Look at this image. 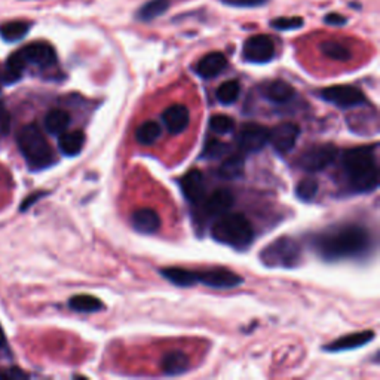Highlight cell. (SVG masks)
<instances>
[{
	"mask_svg": "<svg viewBox=\"0 0 380 380\" xmlns=\"http://www.w3.org/2000/svg\"><path fill=\"white\" fill-rule=\"evenodd\" d=\"M131 225L140 233L152 235L159 230L161 217L152 208H140L137 211H134L133 217H131Z\"/></svg>",
	"mask_w": 380,
	"mask_h": 380,
	"instance_id": "9a60e30c",
	"label": "cell"
},
{
	"mask_svg": "<svg viewBox=\"0 0 380 380\" xmlns=\"http://www.w3.org/2000/svg\"><path fill=\"white\" fill-rule=\"evenodd\" d=\"M318 188V181L315 178H303L296 188L297 198L303 202H309L317 196Z\"/></svg>",
	"mask_w": 380,
	"mask_h": 380,
	"instance_id": "1f68e13d",
	"label": "cell"
},
{
	"mask_svg": "<svg viewBox=\"0 0 380 380\" xmlns=\"http://www.w3.org/2000/svg\"><path fill=\"white\" fill-rule=\"evenodd\" d=\"M189 357L180 350H171L162 358L161 367L166 376H180L189 370Z\"/></svg>",
	"mask_w": 380,
	"mask_h": 380,
	"instance_id": "d6986e66",
	"label": "cell"
},
{
	"mask_svg": "<svg viewBox=\"0 0 380 380\" xmlns=\"http://www.w3.org/2000/svg\"><path fill=\"white\" fill-rule=\"evenodd\" d=\"M263 94L265 98H268L269 101L282 104L293 100L296 96V91L290 84H287L284 81H273L265 86Z\"/></svg>",
	"mask_w": 380,
	"mask_h": 380,
	"instance_id": "44dd1931",
	"label": "cell"
},
{
	"mask_svg": "<svg viewBox=\"0 0 380 380\" xmlns=\"http://www.w3.org/2000/svg\"><path fill=\"white\" fill-rule=\"evenodd\" d=\"M85 144V134L81 129L76 131H69V133H64L58 138V148L63 155L65 156H77Z\"/></svg>",
	"mask_w": 380,
	"mask_h": 380,
	"instance_id": "ffe728a7",
	"label": "cell"
},
{
	"mask_svg": "<svg viewBox=\"0 0 380 380\" xmlns=\"http://www.w3.org/2000/svg\"><path fill=\"white\" fill-rule=\"evenodd\" d=\"M242 54L248 63L266 64L275 57V44L268 34H256L247 39Z\"/></svg>",
	"mask_w": 380,
	"mask_h": 380,
	"instance_id": "ba28073f",
	"label": "cell"
},
{
	"mask_svg": "<svg viewBox=\"0 0 380 380\" xmlns=\"http://www.w3.org/2000/svg\"><path fill=\"white\" fill-rule=\"evenodd\" d=\"M69 125L70 114L63 109H54L45 116V129L49 134H63Z\"/></svg>",
	"mask_w": 380,
	"mask_h": 380,
	"instance_id": "d4e9b609",
	"label": "cell"
},
{
	"mask_svg": "<svg viewBox=\"0 0 380 380\" xmlns=\"http://www.w3.org/2000/svg\"><path fill=\"white\" fill-rule=\"evenodd\" d=\"M11 129V116L4 103H0V134L5 136L9 133Z\"/></svg>",
	"mask_w": 380,
	"mask_h": 380,
	"instance_id": "74e56055",
	"label": "cell"
},
{
	"mask_svg": "<svg viewBox=\"0 0 380 380\" xmlns=\"http://www.w3.org/2000/svg\"><path fill=\"white\" fill-rule=\"evenodd\" d=\"M303 18L300 17H290V18H277L270 22L273 29H277L280 32H288V30H297L300 27H303Z\"/></svg>",
	"mask_w": 380,
	"mask_h": 380,
	"instance_id": "e575fe53",
	"label": "cell"
},
{
	"mask_svg": "<svg viewBox=\"0 0 380 380\" xmlns=\"http://www.w3.org/2000/svg\"><path fill=\"white\" fill-rule=\"evenodd\" d=\"M240 93H241L240 82L238 81H228L217 88L216 97L223 104V106H230V104H233L240 98Z\"/></svg>",
	"mask_w": 380,
	"mask_h": 380,
	"instance_id": "f546056e",
	"label": "cell"
},
{
	"mask_svg": "<svg viewBox=\"0 0 380 380\" xmlns=\"http://www.w3.org/2000/svg\"><path fill=\"white\" fill-rule=\"evenodd\" d=\"M376 146H361L348 149L342 164L349 188L355 193H369L379 186V166Z\"/></svg>",
	"mask_w": 380,
	"mask_h": 380,
	"instance_id": "7a4b0ae2",
	"label": "cell"
},
{
	"mask_svg": "<svg viewBox=\"0 0 380 380\" xmlns=\"http://www.w3.org/2000/svg\"><path fill=\"white\" fill-rule=\"evenodd\" d=\"M301 257L300 245L287 237L269 244L260 254V260L269 268H296Z\"/></svg>",
	"mask_w": 380,
	"mask_h": 380,
	"instance_id": "5b68a950",
	"label": "cell"
},
{
	"mask_svg": "<svg viewBox=\"0 0 380 380\" xmlns=\"http://www.w3.org/2000/svg\"><path fill=\"white\" fill-rule=\"evenodd\" d=\"M161 137V126L158 122H143L136 131V140L143 146H152Z\"/></svg>",
	"mask_w": 380,
	"mask_h": 380,
	"instance_id": "83f0119b",
	"label": "cell"
},
{
	"mask_svg": "<svg viewBox=\"0 0 380 380\" xmlns=\"http://www.w3.org/2000/svg\"><path fill=\"white\" fill-rule=\"evenodd\" d=\"M169 8V0H149L148 4H144L138 12L137 18L141 21H152L155 18L161 17L164 12H166Z\"/></svg>",
	"mask_w": 380,
	"mask_h": 380,
	"instance_id": "f1b7e54d",
	"label": "cell"
},
{
	"mask_svg": "<svg viewBox=\"0 0 380 380\" xmlns=\"http://www.w3.org/2000/svg\"><path fill=\"white\" fill-rule=\"evenodd\" d=\"M235 204V196L228 189H218L211 193L205 201V211L209 216L226 214Z\"/></svg>",
	"mask_w": 380,
	"mask_h": 380,
	"instance_id": "ac0fdd59",
	"label": "cell"
},
{
	"mask_svg": "<svg viewBox=\"0 0 380 380\" xmlns=\"http://www.w3.org/2000/svg\"><path fill=\"white\" fill-rule=\"evenodd\" d=\"M372 340H374V333L373 332H361V333H352L348 336L340 337L334 342L327 345L324 349L329 352H343V350H352L357 348H362L367 343H370Z\"/></svg>",
	"mask_w": 380,
	"mask_h": 380,
	"instance_id": "e0dca14e",
	"label": "cell"
},
{
	"mask_svg": "<svg viewBox=\"0 0 380 380\" xmlns=\"http://www.w3.org/2000/svg\"><path fill=\"white\" fill-rule=\"evenodd\" d=\"M270 131L260 124H245L241 126L238 144L245 153H256L263 149L269 143Z\"/></svg>",
	"mask_w": 380,
	"mask_h": 380,
	"instance_id": "30bf717a",
	"label": "cell"
},
{
	"mask_svg": "<svg viewBox=\"0 0 380 380\" xmlns=\"http://www.w3.org/2000/svg\"><path fill=\"white\" fill-rule=\"evenodd\" d=\"M300 136V128L293 122H284L275 126L269 133V143H272L273 149L281 155L291 152L296 146L297 138Z\"/></svg>",
	"mask_w": 380,
	"mask_h": 380,
	"instance_id": "8fae6325",
	"label": "cell"
},
{
	"mask_svg": "<svg viewBox=\"0 0 380 380\" xmlns=\"http://www.w3.org/2000/svg\"><path fill=\"white\" fill-rule=\"evenodd\" d=\"M30 30V24L27 21H9L0 25V37L5 42H18Z\"/></svg>",
	"mask_w": 380,
	"mask_h": 380,
	"instance_id": "4316f807",
	"label": "cell"
},
{
	"mask_svg": "<svg viewBox=\"0 0 380 380\" xmlns=\"http://www.w3.org/2000/svg\"><path fill=\"white\" fill-rule=\"evenodd\" d=\"M162 277L177 287H193L196 282V272L183 268H164L159 270Z\"/></svg>",
	"mask_w": 380,
	"mask_h": 380,
	"instance_id": "7402d4cb",
	"label": "cell"
},
{
	"mask_svg": "<svg viewBox=\"0 0 380 380\" xmlns=\"http://www.w3.org/2000/svg\"><path fill=\"white\" fill-rule=\"evenodd\" d=\"M320 97L339 109H352L367 104L362 91L352 85H334L320 91Z\"/></svg>",
	"mask_w": 380,
	"mask_h": 380,
	"instance_id": "52a82bcc",
	"label": "cell"
},
{
	"mask_svg": "<svg viewBox=\"0 0 380 380\" xmlns=\"http://www.w3.org/2000/svg\"><path fill=\"white\" fill-rule=\"evenodd\" d=\"M25 65H27V63H25L24 57L21 55V52L17 51L12 54L8 61H6V67H5V73L2 76V79L6 85H12L18 82L21 77H22V73L25 70Z\"/></svg>",
	"mask_w": 380,
	"mask_h": 380,
	"instance_id": "603a6c76",
	"label": "cell"
},
{
	"mask_svg": "<svg viewBox=\"0 0 380 380\" xmlns=\"http://www.w3.org/2000/svg\"><path fill=\"white\" fill-rule=\"evenodd\" d=\"M245 173V159L241 155H232L218 168V176L225 180H238Z\"/></svg>",
	"mask_w": 380,
	"mask_h": 380,
	"instance_id": "cb8c5ba5",
	"label": "cell"
},
{
	"mask_svg": "<svg viewBox=\"0 0 380 380\" xmlns=\"http://www.w3.org/2000/svg\"><path fill=\"white\" fill-rule=\"evenodd\" d=\"M2 84H4V79H2V76H0V89H2Z\"/></svg>",
	"mask_w": 380,
	"mask_h": 380,
	"instance_id": "b9f144b4",
	"label": "cell"
},
{
	"mask_svg": "<svg viewBox=\"0 0 380 380\" xmlns=\"http://www.w3.org/2000/svg\"><path fill=\"white\" fill-rule=\"evenodd\" d=\"M162 122L171 134H180L189 126L190 113L186 106L181 104H174L169 106L162 113Z\"/></svg>",
	"mask_w": 380,
	"mask_h": 380,
	"instance_id": "5bb4252c",
	"label": "cell"
},
{
	"mask_svg": "<svg viewBox=\"0 0 380 380\" xmlns=\"http://www.w3.org/2000/svg\"><path fill=\"white\" fill-rule=\"evenodd\" d=\"M324 21L330 25H345L346 24V18L340 14H327Z\"/></svg>",
	"mask_w": 380,
	"mask_h": 380,
	"instance_id": "f35d334b",
	"label": "cell"
},
{
	"mask_svg": "<svg viewBox=\"0 0 380 380\" xmlns=\"http://www.w3.org/2000/svg\"><path fill=\"white\" fill-rule=\"evenodd\" d=\"M209 129L213 131L214 134L218 136H226L235 129V121L230 116L226 114H216L209 119Z\"/></svg>",
	"mask_w": 380,
	"mask_h": 380,
	"instance_id": "d6a6232c",
	"label": "cell"
},
{
	"mask_svg": "<svg viewBox=\"0 0 380 380\" xmlns=\"http://www.w3.org/2000/svg\"><path fill=\"white\" fill-rule=\"evenodd\" d=\"M25 63L37 65V67H51L57 61L55 49L46 42H33L20 49Z\"/></svg>",
	"mask_w": 380,
	"mask_h": 380,
	"instance_id": "7c38bea8",
	"label": "cell"
},
{
	"mask_svg": "<svg viewBox=\"0 0 380 380\" xmlns=\"http://www.w3.org/2000/svg\"><path fill=\"white\" fill-rule=\"evenodd\" d=\"M17 144L22 158L33 169H44L54 162V152H52L42 129L36 124L24 125L18 131Z\"/></svg>",
	"mask_w": 380,
	"mask_h": 380,
	"instance_id": "3957f363",
	"label": "cell"
},
{
	"mask_svg": "<svg viewBox=\"0 0 380 380\" xmlns=\"http://www.w3.org/2000/svg\"><path fill=\"white\" fill-rule=\"evenodd\" d=\"M320 49L322 54L330 58V60H334V61H340V63H345V61H349L352 54L350 51L339 42H333V41H327V42H322L320 45Z\"/></svg>",
	"mask_w": 380,
	"mask_h": 380,
	"instance_id": "4dcf8cb0",
	"label": "cell"
},
{
	"mask_svg": "<svg viewBox=\"0 0 380 380\" xmlns=\"http://www.w3.org/2000/svg\"><path fill=\"white\" fill-rule=\"evenodd\" d=\"M196 282L217 290H226V288H237L244 282L241 275L235 273L229 269L216 268L209 270L196 272Z\"/></svg>",
	"mask_w": 380,
	"mask_h": 380,
	"instance_id": "9c48e42d",
	"label": "cell"
},
{
	"mask_svg": "<svg viewBox=\"0 0 380 380\" xmlns=\"http://www.w3.org/2000/svg\"><path fill=\"white\" fill-rule=\"evenodd\" d=\"M213 238L235 250H245L254 241V229L244 214H223L211 230Z\"/></svg>",
	"mask_w": 380,
	"mask_h": 380,
	"instance_id": "277c9868",
	"label": "cell"
},
{
	"mask_svg": "<svg viewBox=\"0 0 380 380\" xmlns=\"http://www.w3.org/2000/svg\"><path fill=\"white\" fill-rule=\"evenodd\" d=\"M372 238L365 228L345 225L321 232L313 240V248L327 261L355 258L370 250Z\"/></svg>",
	"mask_w": 380,
	"mask_h": 380,
	"instance_id": "6da1fadb",
	"label": "cell"
},
{
	"mask_svg": "<svg viewBox=\"0 0 380 380\" xmlns=\"http://www.w3.org/2000/svg\"><path fill=\"white\" fill-rule=\"evenodd\" d=\"M6 345V337H5V333H4V329L0 327V349H4Z\"/></svg>",
	"mask_w": 380,
	"mask_h": 380,
	"instance_id": "60d3db41",
	"label": "cell"
},
{
	"mask_svg": "<svg viewBox=\"0 0 380 380\" xmlns=\"http://www.w3.org/2000/svg\"><path fill=\"white\" fill-rule=\"evenodd\" d=\"M228 67V60L221 52H209L196 64V73L202 79H213Z\"/></svg>",
	"mask_w": 380,
	"mask_h": 380,
	"instance_id": "2e32d148",
	"label": "cell"
},
{
	"mask_svg": "<svg viewBox=\"0 0 380 380\" xmlns=\"http://www.w3.org/2000/svg\"><path fill=\"white\" fill-rule=\"evenodd\" d=\"M69 308L74 312H81V313H94V312H100L104 309V303L89 294H79L74 296L69 300Z\"/></svg>",
	"mask_w": 380,
	"mask_h": 380,
	"instance_id": "484cf974",
	"label": "cell"
},
{
	"mask_svg": "<svg viewBox=\"0 0 380 380\" xmlns=\"http://www.w3.org/2000/svg\"><path fill=\"white\" fill-rule=\"evenodd\" d=\"M42 196H45V193H34V195L32 196V198L25 199L24 204H22V207H21V211H25V209H27L30 205L34 204V201H37L39 198H42Z\"/></svg>",
	"mask_w": 380,
	"mask_h": 380,
	"instance_id": "ab89813d",
	"label": "cell"
},
{
	"mask_svg": "<svg viewBox=\"0 0 380 380\" xmlns=\"http://www.w3.org/2000/svg\"><path fill=\"white\" fill-rule=\"evenodd\" d=\"M29 374L22 372L18 367H11V369H2L0 370V380H21L27 379Z\"/></svg>",
	"mask_w": 380,
	"mask_h": 380,
	"instance_id": "d590c367",
	"label": "cell"
},
{
	"mask_svg": "<svg viewBox=\"0 0 380 380\" xmlns=\"http://www.w3.org/2000/svg\"><path fill=\"white\" fill-rule=\"evenodd\" d=\"M337 156V148L334 144H315L300 153L296 164L300 169L308 173H320L330 166Z\"/></svg>",
	"mask_w": 380,
	"mask_h": 380,
	"instance_id": "8992f818",
	"label": "cell"
},
{
	"mask_svg": "<svg viewBox=\"0 0 380 380\" xmlns=\"http://www.w3.org/2000/svg\"><path fill=\"white\" fill-rule=\"evenodd\" d=\"M229 146L226 143H221L218 140H209L205 148L202 150V158L205 159H218L223 158L228 152H229Z\"/></svg>",
	"mask_w": 380,
	"mask_h": 380,
	"instance_id": "836d02e7",
	"label": "cell"
},
{
	"mask_svg": "<svg viewBox=\"0 0 380 380\" xmlns=\"http://www.w3.org/2000/svg\"><path fill=\"white\" fill-rule=\"evenodd\" d=\"M180 186L183 195L186 196L189 202L199 204L202 201L205 193V181L199 169H190L188 174L183 176V178L180 180Z\"/></svg>",
	"mask_w": 380,
	"mask_h": 380,
	"instance_id": "4fadbf2b",
	"label": "cell"
},
{
	"mask_svg": "<svg viewBox=\"0 0 380 380\" xmlns=\"http://www.w3.org/2000/svg\"><path fill=\"white\" fill-rule=\"evenodd\" d=\"M223 2L230 5V6H238V8H256L265 5L269 0H223Z\"/></svg>",
	"mask_w": 380,
	"mask_h": 380,
	"instance_id": "8d00e7d4",
	"label": "cell"
}]
</instances>
